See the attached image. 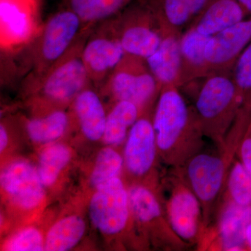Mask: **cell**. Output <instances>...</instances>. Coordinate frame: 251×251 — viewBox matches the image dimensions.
<instances>
[{"label": "cell", "instance_id": "3957f363", "mask_svg": "<svg viewBox=\"0 0 251 251\" xmlns=\"http://www.w3.org/2000/svg\"><path fill=\"white\" fill-rule=\"evenodd\" d=\"M87 27L65 7L46 20L39 35L21 52L25 53L21 67L25 90H30L62 58Z\"/></svg>", "mask_w": 251, "mask_h": 251}, {"label": "cell", "instance_id": "277c9868", "mask_svg": "<svg viewBox=\"0 0 251 251\" xmlns=\"http://www.w3.org/2000/svg\"><path fill=\"white\" fill-rule=\"evenodd\" d=\"M95 25L86 27L62 58L28 91L34 105L40 108L39 112L64 109L82 91L92 85L82 53L87 37Z\"/></svg>", "mask_w": 251, "mask_h": 251}, {"label": "cell", "instance_id": "30bf717a", "mask_svg": "<svg viewBox=\"0 0 251 251\" xmlns=\"http://www.w3.org/2000/svg\"><path fill=\"white\" fill-rule=\"evenodd\" d=\"M125 54L114 18L96 25L87 37L82 53L92 85L100 88Z\"/></svg>", "mask_w": 251, "mask_h": 251}, {"label": "cell", "instance_id": "83f0119b", "mask_svg": "<svg viewBox=\"0 0 251 251\" xmlns=\"http://www.w3.org/2000/svg\"><path fill=\"white\" fill-rule=\"evenodd\" d=\"M232 75L242 105L251 107V42L238 58Z\"/></svg>", "mask_w": 251, "mask_h": 251}, {"label": "cell", "instance_id": "44dd1931", "mask_svg": "<svg viewBox=\"0 0 251 251\" xmlns=\"http://www.w3.org/2000/svg\"><path fill=\"white\" fill-rule=\"evenodd\" d=\"M72 117L64 109L57 108L40 112L25 122V130L31 141L51 144L65 134L72 123Z\"/></svg>", "mask_w": 251, "mask_h": 251}, {"label": "cell", "instance_id": "1f68e13d", "mask_svg": "<svg viewBox=\"0 0 251 251\" xmlns=\"http://www.w3.org/2000/svg\"><path fill=\"white\" fill-rule=\"evenodd\" d=\"M246 246L249 250L251 251V222L248 226L245 234Z\"/></svg>", "mask_w": 251, "mask_h": 251}, {"label": "cell", "instance_id": "f546056e", "mask_svg": "<svg viewBox=\"0 0 251 251\" xmlns=\"http://www.w3.org/2000/svg\"><path fill=\"white\" fill-rule=\"evenodd\" d=\"M237 156L251 175V117L241 140Z\"/></svg>", "mask_w": 251, "mask_h": 251}, {"label": "cell", "instance_id": "52a82bcc", "mask_svg": "<svg viewBox=\"0 0 251 251\" xmlns=\"http://www.w3.org/2000/svg\"><path fill=\"white\" fill-rule=\"evenodd\" d=\"M161 90L146 59L128 54L99 88L114 102L127 100L135 103L141 115L154 108Z\"/></svg>", "mask_w": 251, "mask_h": 251}, {"label": "cell", "instance_id": "6da1fadb", "mask_svg": "<svg viewBox=\"0 0 251 251\" xmlns=\"http://www.w3.org/2000/svg\"><path fill=\"white\" fill-rule=\"evenodd\" d=\"M152 122L159 158L170 168H181L203 150L205 136L197 112L179 87H162Z\"/></svg>", "mask_w": 251, "mask_h": 251}, {"label": "cell", "instance_id": "8992f818", "mask_svg": "<svg viewBox=\"0 0 251 251\" xmlns=\"http://www.w3.org/2000/svg\"><path fill=\"white\" fill-rule=\"evenodd\" d=\"M160 196L172 228L189 247L197 246L204 233L202 206L179 168H171L162 182Z\"/></svg>", "mask_w": 251, "mask_h": 251}, {"label": "cell", "instance_id": "8fae6325", "mask_svg": "<svg viewBox=\"0 0 251 251\" xmlns=\"http://www.w3.org/2000/svg\"><path fill=\"white\" fill-rule=\"evenodd\" d=\"M92 224L107 235L123 232L133 217L130 209L128 188L121 178L110 180L96 188L89 206Z\"/></svg>", "mask_w": 251, "mask_h": 251}, {"label": "cell", "instance_id": "f1b7e54d", "mask_svg": "<svg viewBox=\"0 0 251 251\" xmlns=\"http://www.w3.org/2000/svg\"><path fill=\"white\" fill-rule=\"evenodd\" d=\"M4 250L40 251L45 250V238L39 229L27 227L21 229L4 243Z\"/></svg>", "mask_w": 251, "mask_h": 251}, {"label": "cell", "instance_id": "484cf974", "mask_svg": "<svg viewBox=\"0 0 251 251\" xmlns=\"http://www.w3.org/2000/svg\"><path fill=\"white\" fill-rule=\"evenodd\" d=\"M221 200L239 205H251V175L239 158H234L229 168Z\"/></svg>", "mask_w": 251, "mask_h": 251}, {"label": "cell", "instance_id": "5bb4252c", "mask_svg": "<svg viewBox=\"0 0 251 251\" xmlns=\"http://www.w3.org/2000/svg\"><path fill=\"white\" fill-rule=\"evenodd\" d=\"M0 184L13 204L25 210L35 209L45 198V186L37 168L25 160H16L5 166Z\"/></svg>", "mask_w": 251, "mask_h": 251}, {"label": "cell", "instance_id": "2e32d148", "mask_svg": "<svg viewBox=\"0 0 251 251\" xmlns=\"http://www.w3.org/2000/svg\"><path fill=\"white\" fill-rule=\"evenodd\" d=\"M214 0H148L165 35L183 33Z\"/></svg>", "mask_w": 251, "mask_h": 251}, {"label": "cell", "instance_id": "ac0fdd59", "mask_svg": "<svg viewBox=\"0 0 251 251\" xmlns=\"http://www.w3.org/2000/svg\"><path fill=\"white\" fill-rule=\"evenodd\" d=\"M209 39L191 27L181 34L179 89L209 75L204 52Z\"/></svg>", "mask_w": 251, "mask_h": 251}, {"label": "cell", "instance_id": "4fadbf2b", "mask_svg": "<svg viewBox=\"0 0 251 251\" xmlns=\"http://www.w3.org/2000/svg\"><path fill=\"white\" fill-rule=\"evenodd\" d=\"M153 111L140 115L130 128L125 143V168L135 179L150 177L155 171L159 157L153 126Z\"/></svg>", "mask_w": 251, "mask_h": 251}, {"label": "cell", "instance_id": "7c38bea8", "mask_svg": "<svg viewBox=\"0 0 251 251\" xmlns=\"http://www.w3.org/2000/svg\"><path fill=\"white\" fill-rule=\"evenodd\" d=\"M216 212L215 224L209 226L204 231L197 246L198 250H245L246 230L251 222V205H239L231 201L221 200Z\"/></svg>", "mask_w": 251, "mask_h": 251}, {"label": "cell", "instance_id": "e0dca14e", "mask_svg": "<svg viewBox=\"0 0 251 251\" xmlns=\"http://www.w3.org/2000/svg\"><path fill=\"white\" fill-rule=\"evenodd\" d=\"M89 86L72 102L73 117L82 134L91 141L102 139L105 130L107 112L99 92Z\"/></svg>", "mask_w": 251, "mask_h": 251}, {"label": "cell", "instance_id": "cb8c5ba5", "mask_svg": "<svg viewBox=\"0 0 251 251\" xmlns=\"http://www.w3.org/2000/svg\"><path fill=\"white\" fill-rule=\"evenodd\" d=\"M86 225L80 216L72 215L59 220L50 228L45 237V251L71 250L80 242Z\"/></svg>", "mask_w": 251, "mask_h": 251}, {"label": "cell", "instance_id": "4316f807", "mask_svg": "<svg viewBox=\"0 0 251 251\" xmlns=\"http://www.w3.org/2000/svg\"><path fill=\"white\" fill-rule=\"evenodd\" d=\"M125 168L123 155L111 147L100 150L96 159L91 175V183L94 187L116 177H120Z\"/></svg>", "mask_w": 251, "mask_h": 251}, {"label": "cell", "instance_id": "d4e9b609", "mask_svg": "<svg viewBox=\"0 0 251 251\" xmlns=\"http://www.w3.org/2000/svg\"><path fill=\"white\" fill-rule=\"evenodd\" d=\"M72 156V150L64 144L52 143L42 150L36 168L45 187L52 186L57 181Z\"/></svg>", "mask_w": 251, "mask_h": 251}, {"label": "cell", "instance_id": "ffe728a7", "mask_svg": "<svg viewBox=\"0 0 251 251\" xmlns=\"http://www.w3.org/2000/svg\"><path fill=\"white\" fill-rule=\"evenodd\" d=\"M249 16L237 0H214L189 27L211 37Z\"/></svg>", "mask_w": 251, "mask_h": 251}, {"label": "cell", "instance_id": "7a4b0ae2", "mask_svg": "<svg viewBox=\"0 0 251 251\" xmlns=\"http://www.w3.org/2000/svg\"><path fill=\"white\" fill-rule=\"evenodd\" d=\"M247 124V119L238 116L221 148H216L214 151L201 150L179 168L202 206L204 230L211 224L224 193Z\"/></svg>", "mask_w": 251, "mask_h": 251}, {"label": "cell", "instance_id": "d6a6232c", "mask_svg": "<svg viewBox=\"0 0 251 251\" xmlns=\"http://www.w3.org/2000/svg\"><path fill=\"white\" fill-rule=\"evenodd\" d=\"M237 1L246 9L249 16H251V0H237Z\"/></svg>", "mask_w": 251, "mask_h": 251}, {"label": "cell", "instance_id": "7402d4cb", "mask_svg": "<svg viewBox=\"0 0 251 251\" xmlns=\"http://www.w3.org/2000/svg\"><path fill=\"white\" fill-rule=\"evenodd\" d=\"M140 115L139 108L132 102H114L107 113L105 130L102 140L110 146H118L125 143L130 128Z\"/></svg>", "mask_w": 251, "mask_h": 251}, {"label": "cell", "instance_id": "4dcf8cb0", "mask_svg": "<svg viewBox=\"0 0 251 251\" xmlns=\"http://www.w3.org/2000/svg\"><path fill=\"white\" fill-rule=\"evenodd\" d=\"M9 143V133L6 126L3 124L0 126V151L2 152Z\"/></svg>", "mask_w": 251, "mask_h": 251}, {"label": "cell", "instance_id": "ba28073f", "mask_svg": "<svg viewBox=\"0 0 251 251\" xmlns=\"http://www.w3.org/2000/svg\"><path fill=\"white\" fill-rule=\"evenodd\" d=\"M113 18L126 54L147 59L159 47L164 31L148 0H135Z\"/></svg>", "mask_w": 251, "mask_h": 251}, {"label": "cell", "instance_id": "9a60e30c", "mask_svg": "<svg viewBox=\"0 0 251 251\" xmlns=\"http://www.w3.org/2000/svg\"><path fill=\"white\" fill-rule=\"evenodd\" d=\"M251 42V16L211 36L204 52L209 75L232 72L239 56Z\"/></svg>", "mask_w": 251, "mask_h": 251}, {"label": "cell", "instance_id": "d6986e66", "mask_svg": "<svg viewBox=\"0 0 251 251\" xmlns=\"http://www.w3.org/2000/svg\"><path fill=\"white\" fill-rule=\"evenodd\" d=\"M181 34L182 33H170L163 36L159 47L146 59L161 88L166 86L179 87Z\"/></svg>", "mask_w": 251, "mask_h": 251}, {"label": "cell", "instance_id": "5b68a950", "mask_svg": "<svg viewBox=\"0 0 251 251\" xmlns=\"http://www.w3.org/2000/svg\"><path fill=\"white\" fill-rule=\"evenodd\" d=\"M194 107L204 136L221 148L242 107L232 72L214 73L202 78Z\"/></svg>", "mask_w": 251, "mask_h": 251}, {"label": "cell", "instance_id": "603a6c76", "mask_svg": "<svg viewBox=\"0 0 251 251\" xmlns=\"http://www.w3.org/2000/svg\"><path fill=\"white\" fill-rule=\"evenodd\" d=\"M135 0H62L86 26L95 25L123 11Z\"/></svg>", "mask_w": 251, "mask_h": 251}, {"label": "cell", "instance_id": "9c48e42d", "mask_svg": "<svg viewBox=\"0 0 251 251\" xmlns=\"http://www.w3.org/2000/svg\"><path fill=\"white\" fill-rule=\"evenodd\" d=\"M42 0H0V48L4 55H16L39 35L44 22Z\"/></svg>", "mask_w": 251, "mask_h": 251}]
</instances>
